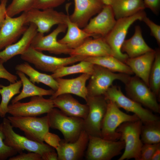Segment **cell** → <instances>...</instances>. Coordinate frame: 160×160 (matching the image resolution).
<instances>
[{
  "mask_svg": "<svg viewBox=\"0 0 160 160\" xmlns=\"http://www.w3.org/2000/svg\"><path fill=\"white\" fill-rule=\"evenodd\" d=\"M130 76L125 73H115L103 67L94 64L93 71L87 87L88 97L104 95L114 81L119 80L125 84Z\"/></svg>",
  "mask_w": 160,
  "mask_h": 160,
  "instance_id": "obj_6",
  "label": "cell"
},
{
  "mask_svg": "<svg viewBox=\"0 0 160 160\" xmlns=\"http://www.w3.org/2000/svg\"><path fill=\"white\" fill-rule=\"evenodd\" d=\"M103 95L106 100L114 102L118 107L136 114L143 124L160 119L151 111L125 95L116 85H112Z\"/></svg>",
  "mask_w": 160,
  "mask_h": 160,
  "instance_id": "obj_8",
  "label": "cell"
},
{
  "mask_svg": "<svg viewBox=\"0 0 160 160\" xmlns=\"http://www.w3.org/2000/svg\"><path fill=\"white\" fill-rule=\"evenodd\" d=\"M155 57L149 74V87L159 98L160 92V50H156Z\"/></svg>",
  "mask_w": 160,
  "mask_h": 160,
  "instance_id": "obj_34",
  "label": "cell"
},
{
  "mask_svg": "<svg viewBox=\"0 0 160 160\" xmlns=\"http://www.w3.org/2000/svg\"><path fill=\"white\" fill-rule=\"evenodd\" d=\"M94 64L89 61L82 60L77 64L72 66H64L60 67L51 75L55 79L71 74L82 73H89L91 75L93 69Z\"/></svg>",
  "mask_w": 160,
  "mask_h": 160,
  "instance_id": "obj_32",
  "label": "cell"
},
{
  "mask_svg": "<svg viewBox=\"0 0 160 160\" xmlns=\"http://www.w3.org/2000/svg\"><path fill=\"white\" fill-rule=\"evenodd\" d=\"M25 12L27 23L34 24L38 32L43 34L48 32L54 25L66 24L68 15L54 9L40 10L33 8Z\"/></svg>",
  "mask_w": 160,
  "mask_h": 160,
  "instance_id": "obj_13",
  "label": "cell"
},
{
  "mask_svg": "<svg viewBox=\"0 0 160 160\" xmlns=\"http://www.w3.org/2000/svg\"><path fill=\"white\" fill-rule=\"evenodd\" d=\"M16 71L21 72L28 76L33 83H43L50 87L55 92L58 88V84L55 79L51 75L42 73L36 70L27 62L17 64L15 67Z\"/></svg>",
  "mask_w": 160,
  "mask_h": 160,
  "instance_id": "obj_29",
  "label": "cell"
},
{
  "mask_svg": "<svg viewBox=\"0 0 160 160\" xmlns=\"http://www.w3.org/2000/svg\"><path fill=\"white\" fill-rule=\"evenodd\" d=\"M5 136L0 127V160H5L16 155L18 153L12 148L6 145Z\"/></svg>",
  "mask_w": 160,
  "mask_h": 160,
  "instance_id": "obj_36",
  "label": "cell"
},
{
  "mask_svg": "<svg viewBox=\"0 0 160 160\" xmlns=\"http://www.w3.org/2000/svg\"><path fill=\"white\" fill-rule=\"evenodd\" d=\"M0 127L5 136V144L20 153L25 150L29 152L38 153L41 156L45 152L55 150L47 144L31 140L26 137L15 132L9 120L4 117L0 124Z\"/></svg>",
  "mask_w": 160,
  "mask_h": 160,
  "instance_id": "obj_5",
  "label": "cell"
},
{
  "mask_svg": "<svg viewBox=\"0 0 160 160\" xmlns=\"http://www.w3.org/2000/svg\"><path fill=\"white\" fill-rule=\"evenodd\" d=\"M142 21L149 28L151 34L153 36L159 45L160 44V26L156 24L149 18L145 16Z\"/></svg>",
  "mask_w": 160,
  "mask_h": 160,
  "instance_id": "obj_39",
  "label": "cell"
},
{
  "mask_svg": "<svg viewBox=\"0 0 160 160\" xmlns=\"http://www.w3.org/2000/svg\"><path fill=\"white\" fill-rule=\"evenodd\" d=\"M145 8L150 9L154 13H159L160 6V0H143Z\"/></svg>",
  "mask_w": 160,
  "mask_h": 160,
  "instance_id": "obj_43",
  "label": "cell"
},
{
  "mask_svg": "<svg viewBox=\"0 0 160 160\" xmlns=\"http://www.w3.org/2000/svg\"><path fill=\"white\" fill-rule=\"evenodd\" d=\"M140 139L143 144H158L160 142V119L143 123Z\"/></svg>",
  "mask_w": 160,
  "mask_h": 160,
  "instance_id": "obj_33",
  "label": "cell"
},
{
  "mask_svg": "<svg viewBox=\"0 0 160 160\" xmlns=\"http://www.w3.org/2000/svg\"><path fill=\"white\" fill-rule=\"evenodd\" d=\"M89 110L84 120V130L89 135L101 137V129L107 107L103 95L88 96L86 101Z\"/></svg>",
  "mask_w": 160,
  "mask_h": 160,
  "instance_id": "obj_12",
  "label": "cell"
},
{
  "mask_svg": "<svg viewBox=\"0 0 160 160\" xmlns=\"http://www.w3.org/2000/svg\"><path fill=\"white\" fill-rule=\"evenodd\" d=\"M142 124V122L140 119L124 122L116 129V132L121 135L120 140L124 141L125 143L124 152L118 160L132 158L140 160L141 150L143 144L140 137Z\"/></svg>",
  "mask_w": 160,
  "mask_h": 160,
  "instance_id": "obj_2",
  "label": "cell"
},
{
  "mask_svg": "<svg viewBox=\"0 0 160 160\" xmlns=\"http://www.w3.org/2000/svg\"><path fill=\"white\" fill-rule=\"evenodd\" d=\"M156 51L153 50L133 58H128L125 63L131 68L135 76L149 86V78L154 61Z\"/></svg>",
  "mask_w": 160,
  "mask_h": 160,
  "instance_id": "obj_24",
  "label": "cell"
},
{
  "mask_svg": "<svg viewBox=\"0 0 160 160\" xmlns=\"http://www.w3.org/2000/svg\"><path fill=\"white\" fill-rule=\"evenodd\" d=\"M153 50L145 42L141 28L138 25L135 27L132 37L124 41L121 49V52H125L129 58L136 57Z\"/></svg>",
  "mask_w": 160,
  "mask_h": 160,
  "instance_id": "obj_25",
  "label": "cell"
},
{
  "mask_svg": "<svg viewBox=\"0 0 160 160\" xmlns=\"http://www.w3.org/2000/svg\"><path fill=\"white\" fill-rule=\"evenodd\" d=\"M145 16L146 13L143 10L130 17L116 20L112 29L104 37L113 52L114 57L124 63L128 57L126 54L121 52V49L128 29L135 22L142 20Z\"/></svg>",
  "mask_w": 160,
  "mask_h": 160,
  "instance_id": "obj_3",
  "label": "cell"
},
{
  "mask_svg": "<svg viewBox=\"0 0 160 160\" xmlns=\"http://www.w3.org/2000/svg\"><path fill=\"white\" fill-rule=\"evenodd\" d=\"M29 24L19 40L0 51V59L4 63L15 56L22 55L31 46L32 41L38 31L37 27L34 24Z\"/></svg>",
  "mask_w": 160,
  "mask_h": 160,
  "instance_id": "obj_22",
  "label": "cell"
},
{
  "mask_svg": "<svg viewBox=\"0 0 160 160\" xmlns=\"http://www.w3.org/2000/svg\"><path fill=\"white\" fill-rule=\"evenodd\" d=\"M22 87L21 80H17L14 83H10L9 85L5 86L0 84V95L1 101L0 103V117H5L7 113L9 103L12 98L15 95L20 92V89Z\"/></svg>",
  "mask_w": 160,
  "mask_h": 160,
  "instance_id": "obj_31",
  "label": "cell"
},
{
  "mask_svg": "<svg viewBox=\"0 0 160 160\" xmlns=\"http://www.w3.org/2000/svg\"><path fill=\"white\" fill-rule=\"evenodd\" d=\"M4 63L0 59V79H5L10 83H14L17 80V76L9 72L4 67Z\"/></svg>",
  "mask_w": 160,
  "mask_h": 160,
  "instance_id": "obj_42",
  "label": "cell"
},
{
  "mask_svg": "<svg viewBox=\"0 0 160 160\" xmlns=\"http://www.w3.org/2000/svg\"><path fill=\"white\" fill-rule=\"evenodd\" d=\"M160 145L158 144H143L141 150L140 160H151L156 149Z\"/></svg>",
  "mask_w": 160,
  "mask_h": 160,
  "instance_id": "obj_38",
  "label": "cell"
},
{
  "mask_svg": "<svg viewBox=\"0 0 160 160\" xmlns=\"http://www.w3.org/2000/svg\"><path fill=\"white\" fill-rule=\"evenodd\" d=\"M36 0H12L7 7L6 15L13 17L21 12L28 11L33 8Z\"/></svg>",
  "mask_w": 160,
  "mask_h": 160,
  "instance_id": "obj_35",
  "label": "cell"
},
{
  "mask_svg": "<svg viewBox=\"0 0 160 160\" xmlns=\"http://www.w3.org/2000/svg\"><path fill=\"white\" fill-rule=\"evenodd\" d=\"M43 140L47 144L56 149L59 146L61 139L57 135L48 131L44 135Z\"/></svg>",
  "mask_w": 160,
  "mask_h": 160,
  "instance_id": "obj_41",
  "label": "cell"
},
{
  "mask_svg": "<svg viewBox=\"0 0 160 160\" xmlns=\"http://www.w3.org/2000/svg\"><path fill=\"white\" fill-rule=\"evenodd\" d=\"M26 23L25 12L14 17L6 15L0 29V51L16 42L26 30Z\"/></svg>",
  "mask_w": 160,
  "mask_h": 160,
  "instance_id": "obj_16",
  "label": "cell"
},
{
  "mask_svg": "<svg viewBox=\"0 0 160 160\" xmlns=\"http://www.w3.org/2000/svg\"><path fill=\"white\" fill-rule=\"evenodd\" d=\"M89 135L86 155L87 160H110L119 155L125 147L124 141H112Z\"/></svg>",
  "mask_w": 160,
  "mask_h": 160,
  "instance_id": "obj_11",
  "label": "cell"
},
{
  "mask_svg": "<svg viewBox=\"0 0 160 160\" xmlns=\"http://www.w3.org/2000/svg\"><path fill=\"white\" fill-rule=\"evenodd\" d=\"M116 20L133 15L145 8L143 0H110Z\"/></svg>",
  "mask_w": 160,
  "mask_h": 160,
  "instance_id": "obj_27",
  "label": "cell"
},
{
  "mask_svg": "<svg viewBox=\"0 0 160 160\" xmlns=\"http://www.w3.org/2000/svg\"><path fill=\"white\" fill-rule=\"evenodd\" d=\"M67 31L65 35L58 41L68 48L74 49L82 44L87 39L94 36L85 32L70 19L69 15L66 21Z\"/></svg>",
  "mask_w": 160,
  "mask_h": 160,
  "instance_id": "obj_26",
  "label": "cell"
},
{
  "mask_svg": "<svg viewBox=\"0 0 160 160\" xmlns=\"http://www.w3.org/2000/svg\"><path fill=\"white\" fill-rule=\"evenodd\" d=\"M105 4L110 5V0H102Z\"/></svg>",
  "mask_w": 160,
  "mask_h": 160,
  "instance_id": "obj_47",
  "label": "cell"
},
{
  "mask_svg": "<svg viewBox=\"0 0 160 160\" xmlns=\"http://www.w3.org/2000/svg\"><path fill=\"white\" fill-rule=\"evenodd\" d=\"M70 55L87 57L111 55L114 57L113 52L104 37L101 36L94 39L89 38L80 46L72 49Z\"/></svg>",
  "mask_w": 160,
  "mask_h": 160,
  "instance_id": "obj_21",
  "label": "cell"
},
{
  "mask_svg": "<svg viewBox=\"0 0 160 160\" xmlns=\"http://www.w3.org/2000/svg\"><path fill=\"white\" fill-rule=\"evenodd\" d=\"M66 0H36L33 8L40 10L54 9L63 4Z\"/></svg>",
  "mask_w": 160,
  "mask_h": 160,
  "instance_id": "obj_37",
  "label": "cell"
},
{
  "mask_svg": "<svg viewBox=\"0 0 160 160\" xmlns=\"http://www.w3.org/2000/svg\"><path fill=\"white\" fill-rule=\"evenodd\" d=\"M89 135L83 130L77 140L68 142L61 139L59 146L56 149L58 160H78L81 159L87 148Z\"/></svg>",
  "mask_w": 160,
  "mask_h": 160,
  "instance_id": "obj_20",
  "label": "cell"
},
{
  "mask_svg": "<svg viewBox=\"0 0 160 160\" xmlns=\"http://www.w3.org/2000/svg\"><path fill=\"white\" fill-rule=\"evenodd\" d=\"M84 60L103 67L113 72L129 75L133 73L131 68L126 64L113 56L87 57Z\"/></svg>",
  "mask_w": 160,
  "mask_h": 160,
  "instance_id": "obj_30",
  "label": "cell"
},
{
  "mask_svg": "<svg viewBox=\"0 0 160 160\" xmlns=\"http://www.w3.org/2000/svg\"><path fill=\"white\" fill-rule=\"evenodd\" d=\"M91 75V74L84 73L73 79L59 78L55 79L57 82L58 88L50 98L53 99L60 95L69 94L76 95L86 101L88 92L86 84Z\"/></svg>",
  "mask_w": 160,
  "mask_h": 160,
  "instance_id": "obj_19",
  "label": "cell"
},
{
  "mask_svg": "<svg viewBox=\"0 0 160 160\" xmlns=\"http://www.w3.org/2000/svg\"><path fill=\"white\" fill-rule=\"evenodd\" d=\"M160 160V145L154 152L151 160Z\"/></svg>",
  "mask_w": 160,
  "mask_h": 160,
  "instance_id": "obj_46",
  "label": "cell"
},
{
  "mask_svg": "<svg viewBox=\"0 0 160 160\" xmlns=\"http://www.w3.org/2000/svg\"><path fill=\"white\" fill-rule=\"evenodd\" d=\"M42 160H58V155L55 150L44 153L41 155Z\"/></svg>",
  "mask_w": 160,
  "mask_h": 160,
  "instance_id": "obj_45",
  "label": "cell"
},
{
  "mask_svg": "<svg viewBox=\"0 0 160 160\" xmlns=\"http://www.w3.org/2000/svg\"><path fill=\"white\" fill-rule=\"evenodd\" d=\"M74 9L69 15L70 20L81 28H84L93 15L102 9L104 3L102 0H74Z\"/></svg>",
  "mask_w": 160,
  "mask_h": 160,
  "instance_id": "obj_18",
  "label": "cell"
},
{
  "mask_svg": "<svg viewBox=\"0 0 160 160\" xmlns=\"http://www.w3.org/2000/svg\"><path fill=\"white\" fill-rule=\"evenodd\" d=\"M7 0H1L0 3V29L6 15Z\"/></svg>",
  "mask_w": 160,
  "mask_h": 160,
  "instance_id": "obj_44",
  "label": "cell"
},
{
  "mask_svg": "<svg viewBox=\"0 0 160 160\" xmlns=\"http://www.w3.org/2000/svg\"><path fill=\"white\" fill-rule=\"evenodd\" d=\"M55 107L52 100L42 96L31 97L27 102L18 101L8 105L7 113L16 116H36L47 113Z\"/></svg>",
  "mask_w": 160,
  "mask_h": 160,
  "instance_id": "obj_14",
  "label": "cell"
},
{
  "mask_svg": "<svg viewBox=\"0 0 160 160\" xmlns=\"http://www.w3.org/2000/svg\"><path fill=\"white\" fill-rule=\"evenodd\" d=\"M124 84L128 97L152 112L160 113L156 96L143 80L136 76H130Z\"/></svg>",
  "mask_w": 160,
  "mask_h": 160,
  "instance_id": "obj_10",
  "label": "cell"
},
{
  "mask_svg": "<svg viewBox=\"0 0 160 160\" xmlns=\"http://www.w3.org/2000/svg\"><path fill=\"white\" fill-rule=\"evenodd\" d=\"M67 29L66 24L58 25L57 27L48 35L38 32L33 39L31 47L39 51H47L55 55L61 54L70 55L72 49L60 43L57 40L58 35L65 32Z\"/></svg>",
  "mask_w": 160,
  "mask_h": 160,
  "instance_id": "obj_15",
  "label": "cell"
},
{
  "mask_svg": "<svg viewBox=\"0 0 160 160\" xmlns=\"http://www.w3.org/2000/svg\"><path fill=\"white\" fill-rule=\"evenodd\" d=\"M16 74L20 79L23 89L20 93L11 101L14 103L24 98L34 96L52 95L55 91L52 89H46L38 87L32 82L23 73L16 71Z\"/></svg>",
  "mask_w": 160,
  "mask_h": 160,
  "instance_id": "obj_28",
  "label": "cell"
},
{
  "mask_svg": "<svg viewBox=\"0 0 160 160\" xmlns=\"http://www.w3.org/2000/svg\"><path fill=\"white\" fill-rule=\"evenodd\" d=\"M7 118L12 127L23 131L26 137L38 143H44L43 137L50 128L47 115L41 117L12 116Z\"/></svg>",
  "mask_w": 160,
  "mask_h": 160,
  "instance_id": "obj_9",
  "label": "cell"
},
{
  "mask_svg": "<svg viewBox=\"0 0 160 160\" xmlns=\"http://www.w3.org/2000/svg\"><path fill=\"white\" fill-rule=\"evenodd\" d=\"M19 154L10 157L9 160H42L40 154L34 152L25 153L22 152Z\"/></svg>",
  "mask_w": 160,
  "mask_h": 160,
  "instance_id": "obj_40",
  "label": "cell"
},
{
  "mask_svg": "<svg viewBox=\"0 0 160 160\" xmlns=\"http://www.w3.org/2000/svg\"><path fill=\"white\" fill-rule=\"evenodd\" d=\"M87 57L70 56L66 57H59L44 54L31 46L22 55L21 58L28 63L33 64L37 69L42 71L54 72L58 69L84 60Z\"/></svg>",
  "mask_w": 160,
  "mask_h": 160,
  "instance_id": "obj_1",
  "label": "cell"
},
{
  "mask_svg": "<svg viewBox=\"0 0 160 160\" xmlns=\"http://www.w3.org/2000/svg\"><path fill=\"white\" fill-rule=\"evenodd\" d=\"M107 100V109L101 127V137L108 140H118L120 139L121 135L116 132V129L120 124L140 119L135 114L130 115L122 112L114 102Z\"/></svg>",
  "mask_w": 160,
  "mask_h": 160,
  "instance_id": "obj_7",
  "label": "cell"
},
{
  "mask_svg": "<svg viewBox=\"0 0 160 160\" xmlns=\"http://www.w3.org/2000/svg\"><path fill=\"white\" fill-rule=\"evenodd\" d=\"M52 100L57 107L66 115L84 119L88 113L89 108L86 103L82 104L69 94L60 95Z\"/></svg>",
  "mask_w": 160,
  "mask_h": 160,
  "instance_id": "obj_23",
  "label": "cell"
},
{
  "mask_svg": "<svg viewBox=\"0 0 160 160\" xmlns=\"http://www.w3.org/2000/svg\"><path fill=\"white\" fill-rule=\"evenodd\" d=\"M47 114L49 127L59 130L67 142H75L84 130L82 118L68 116L54 108Z\"/></svg>",
  "mask_w": 160,
  "mask_h": 160,
  "instance_id": "obj_4",
  "label": "cell"
},
{
  "mask_svg": "<svg viewBox=\"0 0 160 160\" xmlns=\"http://www.w3.org/2000/svg\"><path fill=\"white\" fill-rule=\"evenodd\" d=\"M116 20L110 5L105 4L101 11L90 20L83 30L95 38L104 37L112 29Z\"/></svg>",
  "mask_w": 160,
  "mask_h": 160,
  "instance_id": "obj_17",
  "label": "cell"
}]
</instances>
